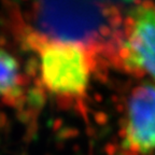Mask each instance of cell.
<instances>
[{
    "instance_id": "cell-1",
    "label": "cell",
    "mask_w": 155,
    "mask_h": 155,
    "mask_svg": "<svg viewBox=\"0 0 155 155\" xmlns=\"http://www.w3.org/2000/svg\"><path fill=\"white\" fill-rule=\"evenodd\" d=\"M119 10L109 2L40 1L26 10V36L77 44L91 53L104 51L116 40Z\"/></svg>"
},
{
    "instance_id": "cell-2",
    "label": "cell",
    "mask_w": 155,
    "mask_h": 155,
    "mask_svg": "<svg viewBox=\"0 0 155 155\" xmlns=\"http://www.w3.org/2000/svg\"><path fill=\"white\" fill-rule=\"evenodd\" d=\"M27 45L38 56L40 80L48 92L64 99L79 98L86 91L93 54L77 44L25 36Z\"/></svg>"
},
{
    "instance_id": "cell-3",
    "label": "cell",
    "mask_w": 155,
    "mask_h": 155,
    "mask_svg": "<svg viewBox=\"0 0 155 155\" xmlns=\"http://www.w3.org/2000/svg\"><path fill=\"white\" fill-rule=\"evenodd\" d=\"M127 40L120 48V58L136 75L148 72L155 79V5L151 2L131 8L125 21Z\"/></svg>"
},
{
    "instance_id": "cell-4",
    "label": "cell",
    "mask_w": 155,
    "mask_h": 155,
    "mask_svg": "<svg viewBox=\"0 0 155 155\" xmlns=\"http://www.w3.org/2000/svg\"><path fill=\"white\" fill-rule=\"evenodd\" d=\"M124 148L142 154L155 150V86L142 84L131 92Z\"/></svg>"
},
{
    "instance_id": "cell-5",
    "label": "cell",
    "mask_w": 155,
    "mask_h": 155,
    "mask_svg": "<svg viewBox=\"0 0 155 155\" xmlns=\"http://www.w3.org/2000/svg\"><path fill=\"white\" fill-rule=\"evenodd\" d=\"M23 74L17 59L0 46V100L14 102L22 94Z\"/></svg>"
}]
</instances>
